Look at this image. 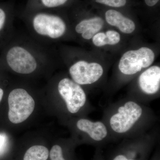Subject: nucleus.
Segmentation results:
<instances>
[{
  "mask_svg": "<svg viewBox=\"0 0 160 160\" xmlns=\"http://www.w3.org/2000/svg\"><path fill=\"white\" fill-rule=\"evenodd\" d=\"M3 93H4L3 90L1 88H0V102H1L2 98Z\"/></svg>",
  "mask_w": 160,
  "mask_h": 160,
  "instance_id": "21",
  "label": "nucleus"
},
{
  "mask_svg": "<svg viewBox=\"0 0 160 160\" xmlns=\"http://www.w3.org/2000/svg\"><path fill=\"white\" fill-rule=\"evenodd\" d=\"M120 39L119 33L112 30H108L106 33L98 32L92 38V42L98 47H102L106 45H116L119 42Z\"/></svg>",
  "mask_w": 160,
  "mask_h": 160,
  "instance_id": "12",
  "label": "nucleus"
},
{
  "mask_svg": "<svg viewBox=\"0 0 160 160\" xmlns=\"http://www.w3.org/2000/svg\"><path fill=\"white\" fill-rule=\"evenodd\" d=\"M142 113V109L138 104L129 101L121 106L117 113L112 116L110 119V126L117 133H125L138 122Z\"/></svg>",
  "mask_w": 160,
  "mask_h": 160,
  "instance_id": "4",
  "label": "nucleus"
},
{
  "mask_svg": "<svg viewBox=\"0 0 160 160\" xmlns=\"http://www.w3.org/2000/svg\"><path fill=\"white\" fill-rule=\"evenodd\" d=\"M96 2L113 7H122L126 3V0H96Z\"/></svg>",
  "mask_w": 160,
  "mask_h": 160,
  "instance_id": "16",
  "label": "nucleus"
},
{
  "mask_svg": "<svg viewBox=\"0 0 160 160\" xmlns=\"http://www.w3.org/2000/svg\"><path fill=\"white\" fill-rule=\"evenodd\" d=\"M155 54L151 49L143 47L137 50L126 52L119 63L120 71L125 75H133L151 66L154 62Z\"/></svg>",
  "mask_w": 160,
  "mask_h": 160,
  "instance_id": "2",
  "label": "nucleus"
},
{
  "mask_svg": "<svg viewBox=\"0 0 160 160\" xmlns=\"http://www.w3.org/2000/svg\"><path fill=\"white\" fill-rule=\"evenodd\" d=\"M69 72L75 82L78 85H89L99 79L103 69L98 63L80 61L71 66Z\"/></svg>",
  "mask_w": 160,
  "mask_h": 160,
  "instance_id": "7",
  "label": "nucleus"
},
{
  "mask_svg": "<svg viewBox=\"0 0 160 160\" xmlns=\"http://www.w3.org/2000/svg\"><path fill=\"white\" fill-rule=\"evenodd\" d=\"M58 89L71 113H77L85 105L86 93L80 85L74 81L67 78L63 79L59 83Z\"/></svg>",
  "mask_w": 160,
  "mask_h": 160,
  "instance_id": "5",
  "label": "nucleus"
},
{
  "mask_svg": "<svg viewBox=\"0 0 160 160\" xmlns=\"http://www.w3.org/2000/svg\"><path fill=\"white\" fill-rule=\"evenodd\" d=\"M9 111L8 118L14 124L26 121L33 112L35 108L33 99L26 90L13 89L8 97Z\"/></svg>",
  "mask_w": 160,
  "mask_h": 160,
  "instance_id": "1",
  "label": "nucleus"
},
{
  "mask_svg": "<svg viewBox=\"0 0 160 160\" xmlns=\"http://www.w3.org/2000/svg\"><path fill=\"white\" fill-rule=\"evenodd\" d=\"M51 160H66L63 156L62 149L58 145H55L50 152Z\"/></svg>",
  "mask_w": 160,
  "mask_h": 160,
  "instance_id": "15",
  "label": "nucleus"
},
{
  "mask_svg": "<svg viewBox=\"0 0 160 160\" xmlns=\"http://www.w3.org/2000/svg\"><path fill=\"white\" fill-rule=\"evenodd\" d=\"M78 129L89 135L92 139L101 141L107 136V128L101 122H92L86 119H81L77 123Z\"/></svg>",
  "mask_w": 160,
  "mask_h": 160,
  "instance_id": "9",
  "label": "nucleus"
},
{
  "mask_svg": "<svg viewBox=\"0 0 160 160\" xmlns=\"http://www.w3.org/2000/svg\"><path fill=\"white\" fill-rule=\"evenodd\" d=\"M140 89L146 94H154L160 87V68L158 66L149 67L143 72L138 79Z\"/></svg>",
  "mask_w": 160,
  "mask_h": 160,
  "instance_id": "8",
  "label": "nucleus"
},
{
  "mask_svg": "<svg viewBox=\"0 0 160 160\" xmlns=\"http://www.w3.org/2000/svg\"><path fill=\"white\" fill-rule=\"evenodd\" d=\"M69 0H29L32 8H42L52 9L66 4Z\"/></svg>",
  "mask_w": 160,
  "mask_h": 160,
  "instance_id": "14",
  "label": "nucleus"
},
{
  "mask_svg": "<svg viewBox=\"0 0 160 160\" xmlns=\"http://www.w3.org/2000/svg\"><path fill=\"white\" fill-rule=\"evenodd\" d=\"M104 24V21L100 17L83 20L76 26L75 30L82 34L83 38L89 40L102 29Z\"/></svg>",
  "mask_w": 160,
  "mask_h": 160,
  "instance_id": "11",
  "label": "nucleus"
},
{
  "mask_svg": "<svg viewBox=\"0 0 160 160\" xmlns=\"http://www.w3.org/2000/svg\"><path fill=\"white\" fill-rule=\"evenodd\" d=\"M159 1V0H145L146 5L148 6H150V7L156 5Z\"/></svg>",
  "mask_w": 160,
  "mask_h": 160,
  "instance_id": "19",
  "label": "nucleus"
},
{
  "mask_svg": "<svg viewBox=\"0 0 160 160\" xmlns=\"http://www.w3.org/2000/svg\"><path fill=\"white\" fill-rule=\"evenodd\" d=\"M6 61L13 71L21 74L31 73L37 67L34 57L21 46H14L9 49L6 55Z\"/></svg>",
  "mask_w": 160,
  "mask_h": 160,
  "instance_id": "6",
  "label": "nucleus"
},
{
  "mask_svg": "<svg viewBox=\"0 0 160 160\" xmlns=\"http://www.w3.org/2000/svg\"><path fill=\"white\" fill-rule=\"evenodd\" d=\"M6 13L4 9L0 8V30L2 29L6 22Z\"/></svg>",
  "mask_w": 160,
  "mask_h": 160,
  "instance_id": "17",
  "label": "nucleus"
},
{
  "mask_svg": "<svg viewBox=\"0 0 160 160\" xmlns=\"http://www.w3.org/2000/svg\"><path fill=\"white\" fill-rule=\"evenodd\" d=\"M32 24L38 34L52 39L61 37L66 31V25L62 19L48 12H36L32 18Z\"/></svg>",
  "mask_w": 160,
  "mask_h": 160,
  "instance_id": "3",
  "label": "nucleus"
},
{
  "mask_svg": "<svg viewBox=\"0 0 160 160\" xmlns=\"http://www.w3.org/2000/svg\"><path fill=\"white\" fill-rule=\"evenodd\" d=\"M105 16L108 24L117 27L123 33L130 34L135 29L134 22L123 16L119 12L110 9L106 11Z\"/></svg>",
  "mask_w": 160,
  "mask_h": 160,
  "instance_id": "10",
  "label": "nucleus"
},
{
  "mask_svg": "<svg viewBox=\"0 0 160 160\" xmlns=\"http://www.w3.org/2000/svg\"><path fill=\"white\" fill-rule=\"evenodd\" d=\"M6 142V138L4 135L0 134V151L5 146Z\"/></svg>",
  "mask_w": 160,
  "mask_h": 160,
  "instance_id": "18",
  "label": "nucleus"
},
{
  "mask_svg": "<svg viewBox=\"0 0 160 160\" xmlns=\"http://www.w3.org/2000/svg\"><path fill=\"white\" fill-rule=\"evenodd\" d=\"M49 155V150L46 147L42 146H34L27 150L23 160H46Z\"/></svg>",
  "mask_w": 160,
  "mask_h": 160,
  "instance_id": "13",
  "label": "nucleus"
},
{
  "mask_svg": "<svg viewBox=\"0 0 160 160\" xmlns=\"http://www.w3.org/2000/svg\"><path fill=\"white\" fill-rule=\"evenodd\" d=\"M113 160H133L129 159L126 156L123 155H119L113 159Z\"/></svg>",
  "mask_w": 160,
  "mask_h": 160,
  "instance_id": "20",
  "label": "nucleus"
}]
</instances>
